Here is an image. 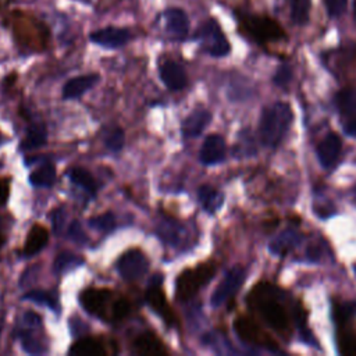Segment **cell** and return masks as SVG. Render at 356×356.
Listing matches in <instances>:
<instances>
[{
  "label": "cell",
  "mask_w": 356,
  "mask_h": 356,
  "mask_svg": "<svg viewBox=\"0 0 356 356\" xmlns=\"http://www.w3.org/2000/svg\"><path fill=\"white\" fill-rule=\"evenodd\" d=\"M79 302L89 315L109 323L120 321L131 312L127 298L107 288H88L79 295Z\"/></svg>",
  "instance_id": "6da1fadb"
},
{
  "label": "cell",
  "mask_w": 356,
  "mask_h": 356,
  "mask_svg": "<svg viewBox=\"0 0 356 356\" xmlns=\"http://www.w3.org/2000/svg\"><path fill=\"white\" fill-rule=\"evenodd\" d=\"M248 303L273 330L281 334L290 331V316L281 303L280 290L270 284H261L251 292Z\"/></svg>",
  "instance_id": "7a4b0ae2"
},
{
  "label": "cell",
  "mask_w": 356,
  "mask_h": 356,
  "mask_svg": "<svg viewBox=\"0 0 356 356\" xmlns=\"http://www.w3.org/2000/svg\"><path fill=\"white\" fill-rule=\"evenodd\" d=\"M292 109L290 104L279 102L265 109L261 120V140L268 148H277L292 123Z\"/></svg>",
  "instance_id": "3957f363"
},
{
  "label": "cell",
  "mask_w": 356,
  "mask_h": 356,
  "mask_svg": "<svg viewBox=\"0 0 356 356\" xmlns=\"http://www.w3.org/2000/svg\"><path fill=\"white\" fill-rule=\"evenodd\" d=\"M216 274L214 263H203L195 269H187L180 273L176 281V297L181 302L192 299L202 287L209 284V281Z\"/></svg>",
  "instance_id": "277c9868"
},
{
  "label": "cell",
  "mask_w": 356,
  "mask_h": 356,
  "mask_svg": "<svg viewBox=\"0 0 356 356\" xmlns=\"http://www.w3.org/2000/svg\"><path fill=\"white\" fill-rule=\"evenodd\" d=\"M195 37L200 48L213 57H224L229 53V44L214 20L205 21Z\"/></svg>",
  "instance_id": "5b68a950"
},
{
  "label": "cell",
  "mask_w": 356,
  "mask_h": 356,
  "mask_svg": "<svg viewBox=\"0 0 356 356\" xmlns=\"http://www.w3.org/2000/svg\"><path fill=\"white\" fill-rule=\"evenodd\" d=\"M244 27L258 42H277L285 38V32L281 26L266 16H245Z\"/></svg>",
  "instance_id": "8992f818"
},
{
  "label": "cell",
  "mask_w": 356,
  "mask_h": 356,
  "mask_svg": "<svg viewBox=\"0 0 356 356\" xmlns=\"http://www.w3.org/2000/svg\"><path fill=\"white\" fill-rule=\"evenodd\" d=\"M245 279H247V270L243 266H234L232 269H229L212 295V299H210L212 306L218 308L225 302H228L236 292L240 291Z\"/></svg>",
  "instance_id": "52a82bcc"
},
{
  "label": "cell",
  "mask_w": 356,
  "mask_h": 356,
  "mask_svg": "<svg viewBox=\"0 0 356 356\" xmlns=\"http://www.w3.org/2000/svg\"><path fill=\"white\" fill-rule=\"evenodd\" d=\"M234 330L245 344L255 346H265L270 350L277 352L279 345L270 338L254 320L250 317H238L234 321Z\"/></svg>",
  "instance_id": "ba28073f"
},
{
  "label": "cell",
  "mask_w": 356,
  "mask_h": 356,
  "mask_svg": "<svg viewBox=\"0 0 356 356\" xmlns=\"http://www.w3.org/2000/svg\"><path fill=\"white\" fill-rule=\"evenodd\" d=\"M162 283H163V276L160 274H155L152 281L149 283V288L147 291L145 299L148 302V305L169 324V326H177V317L174 315V310L171 309V306L167 302L166 294L162 288Z\"/></svg>",
  "instance_id": "9c48e42d"
},
{
  "label": "cell",
  "mask_w": 356,
  "mask_h": 356,
  "mask_svg": "<svg viewBox=\"0 0 356 356\" xmlns=\"http://www.w3.org/2000/svg\"><path fill=\"white\" fill-rule=\"evenodd\" d=\"M149 262L142 251L130 250L124 252L117 262V270L127 281H134L144 277L148 272Z\"/></svg>",
  "instance_id": "30bf717a"
},
{
  "label": "cell",
  "mask_w": 356,
  "mask_h": 356,
  "mask_svg": "<svg viewBox=\"0 0 356 356\" xmlns=\"http://www.w3.org/2000/svg\"><path fill=\"white\" fill-rule=\"evenodd\" d=\"M130 38H131V34L129 30L115 28V27L102 28L91 34V41L93 44L109 49H117L124 46L130 41Z\"/></svg>",
  "instance_id": "8fae6325"
},
{
  "label": "cell",
  "mask_w": 356,
  "mask_h": 356,
  "mask_svg": "<svg viewBox=\"0 0 356 356\" xmlns=\"http://www.w3.org/2000/svg\"><path fill=\"white\" fill-rule=\"evenodd\" d=\"M167 35L174 41H184L189 31V20L181 9H169L163 15Z\"/></svg>",
  "instance_id": "7c38bea8"
},
{
  "label": "cell",
  "mask_w": 356,
  "mask_h": 356,
  "mask_svg": "<svg viewBox=\"0 0 356 356\" xmlns=\"http://www.w3.org/2000/svg\"><path fill=\"white\" fill-rule=\"evenodd\" d=\"M225 152H227V148H225L224 138L217 134H213L205 140L199 158L203 165L212 166V165L221 163L225 159Z\"/></svg>",
  "instance_id": "4fadbf2b"
},
{
  "label": "cell",
  "mask_w": 356,
  "mask_h": 356,
  "mask_svg": "<svg viewBox=\"0 0 356 356\" xmlns=\"http://www.w3.org/2000/svg\"><path fill=\"white\" fill-rule=\"evenodd\" d=\"M342 142L337 134H328L317 147V158L324 169H331L341 153Z\"/></svg>",
  "instance_id": "5bb4252c"
},
{
  "label": "cell",
  "mask_w": 356,
  "mask_h": 356,
  "mask_svg": "<svg viewBox=\"0 0 356 356\" xmlns=\"http://www.w3.org/2000/svg\"><path fill=\"white\" fill-rule=\"evenodd\" d=\"M302 234L294 228H288L280 232L276 238L270 243L269 250L272 254L279 256H285L291 251H294L302 243Z\"/></svg>",
  "instance_id": "9a60e30c"
},
{
  "label": "cell",
  "mask_w": 356,
  "mask_h": 356,
  "mask_svg": "<svg viewBox=\"0 0 356 356\" xmlns=\"http://www.w3.org/2000/svg\"><path fill=\"white\" fill-rule=\"evenodd\" d=\"M160 78L163 81V84L171 89V91H180L182 88L187 86V74L184 71V68L173 62V60H167L160 66Z\"/></svg>",
  "instance_id": "2e32d148"
},
{
  "label": "cell",
  "mask_w": 356,
  "mask_h": 356,
  "mask_svg": "<svg viewBox=\"0 0 356 356\" xmlns=\"http://www.w3.org/2000/svg\"><path fill=\"white\" fill-rule=\"evenodd\" d=\"M212 120V114L207 110H196L191 113L185 120L182 122L181 131L185 138H195L199 137L203 130L209 126Z\"/></svg>",
  "instance_id": "e0dca14e"
},
{
  "label": "cell",
  "mask_w": 356,
  "mask_h": 356,
  "mask_svg": "<svg viewBox=\"0 0 356 356\" xmlns=\"http://www.w3.org/2000/svg\"><path fill=\"white\" fill-rule=\"evenodd\" d=\"M133 353L135 355H166L167 349L163 345V342L153 334V332H144L138 335L133 345Z\"/></svg>",
  "instance_id": "ac0fdd59"
},
{
  "label": "cell",
  "mask_w": 356,
  "mask_h": 356,
  "mask_svg": "<svg viewBox=\"0 0 356 356\" xmlns=\"http://www.w3.org/2000/svg\"><path fill=\"white\" fill-rule=\"evenodd\" d=\"M99 81L97 74H88V75H78L71 78L66 82L63 88V97L64 99H77L86 93L92 86H95Z\"/></svg>",
  "instance_id": "d6986e66"
},
{
  "label": "cell",
  "mask_w": 356,
  "mask_h": 356,
  "mask_svg": "<svg viewBox=\"0 0 356 356\" xmlns=\"http://www.w3.org/2000/svg\"><path fill=\"white\" fill-rule=\"evenodd\" d=\"M48 241H49V231L44 225H39V224L32 225L26 240L24 255L26 256L37 255L46 247Z\"/></svg>",
  "instance_id": "ffe728a7"
},
{
  "label": "cell",
  "mask_w": 356,
  "mask_h": 356,
  "mask_svg": "<svg viewBox=\"0 0 356 356\" xmlns=\"http://www.w3.org/2000/svg\"><path fill=\"white\" fill-rule=\"evenodd\" d=\"M68 353L74 356H103L106 355V348L99 339L86 337L75 341Z\"/></svg>",
  "instance_id": "44dd1931"
},
{
  "label": "cell",
  "mask_w": 356,
  "mask_h": 356,
  "mask_svg": "<svg viewBox=\"0 0 356 356\" xmlns=\"http://www.w3.org/2000/svg\"><path fill=\"white\" fill-rule=\"evenodd\" d=\"M198 198L202 207L210 214L216 213L224 202V195L210 185H202L198 191Z\"/></svg>",
  "instance_id": "7402d4cb"
},
{
  "label": "cell",
  "mask_w": 356,
  "mask_h": 356,
  "mask_svg": "<svg viewBox=\"0 0 356 356\" xmlns=\"http://www.w3.org/2000/svg\"><path fill=\"white\" fill-rule=\"evenodd\" d=\"M48 141V130L44 124L35 123L31 124L27 130L26 138L21 141L23 151H34L44 147Z\"/></svg>",
  "instance_id": "603a6c76"
},
{
  "label": "cell",
  "mask_w": 356,
  "mask_h": 356,
  "mask_svg": "<svg viewBox=\"0 0 356 356\" xmlns=\"http://www.w3.org/2000/svg\"><path fill=\"white\" fill-rule=\"evenodd\" d=\"M55 181H56V167L50 162L44 163L30 174V182L34 187L49 188L55 184Z\"/></svg>",
  "instance_id": "cb8c5ba5"
},
{
  "label": "cell",
  "mask_w": 356,
  "mask_h": 356,
  "mask_svg": "<svg viewBox=\"0 0 356 356\" xmlns=\"http://www.w3.org/2000/svg\"><path fill=\"white\" fill-rule=\"evenodd\" d=\"M70 180H71V182H74L79 188L85 189L92 196L96 195V192H97V182L93 178V176L89 171H86L85 169H79V167L73 169L70 171Z\"/></svg>",
  "instance_id": "d4e9b609"
},
{
  "label": "cell",
  "mask_w": 356,
  "mask_h": 356,
  "mask_svg": "<svg viewBox=\"0 0 356 356\" xmlns=\"http://www.w3.org/2000/svg\"><path fill=\"white\" fill-rule=\"evenodd\" d=\"M337 107L344 114H355L356 113V89H342L335 96Z\"/></svg>",
  "instance_id": "484cf974"
},
{
  "label": "cell",
  "mask_w": 356,
  "mask_h": 356,
  "mask_svg": "<svg viewBox=\"0 0 356 356\" xmlns=\"http://www.w3.org/2000/svg\"><path fill=\"white\" fill-rule=\"evenodd\" d=\"M312 0H291V17L298 26H305L309 21Z\"/></svg>",
  "instance_id": "4316f807"
},
{
  "label": "cell",
  "mask_w": 356,
  "mask_h": 356,
  "mask_svg": "<svg viewBox=\"0 0 356 356\" xmlns=\"http://www.w3.org/2000/svg\"><path fill=\"white\" fill-rule=\"evenodd\" d=\"M82 263H84V261L79 256H77L71 252H63L56 258L53 269H55L56 274H64V273L78 268Z\"/></svg>",
  "instance_id": "83f0119b"
},
{
  "label": "cell",
  "mask_w": 356,
  "mask_h": 356,
  "mask_svg": "<svg viewBox=\"0 0 356 356\" xmlns=\"http://www.w3.org/2000/svg\"><path fill=\"white\" fill-rule=\"evenodd\" d=\"M37 328L38 327H28V326H26V328L19 332V337H20V341L23 344V348L28 353H42V352H45L44 344L32 334V330H37Z\"/></svg>",
  "instance_id": "f1b7e54d"
},
{
  "label": "cell",
  "mask_w": 356,
  "mask_h": 356,
  "mask_svg": "<svg viewBox=\"0 0 356 356\" xmlns=\"http://www.w3.org/2000/svg\"><path fill=\"white\" fill-rule=\"evenodd\" d=\"M337 344L344 355H356V334L348 328H338Z\"/></svg>",
  "instance_id": "f546056e"
},
{
  "label": "cell",
  "mask_w": 356,
  "mask_h": 356,
  "mask_svg": "<svg viewBox=\"0 0 356 356\" xmlns=\"http://www.w3.org/2000/svg\"><path fill=\"white\" fill-rule=\"evenodd\" d=\"M126 144V134L120 127H114L106 133L104 145L111 152L122 151Z\"/></svg>",
  "instance_id": "4dcf8cb0"
},
{
  "label": "cell",
  "mask_w": 356,
  "mask_h": 356,
  "mask_svg": "<svg viewBox=\"0 0 356 356\" xmlns=\"http://www.w3.org/2000/svg\"><path fill=\"white\" fill-rule=\"evenodd\" d=\"M24 299H28V301H32L35 303H41V305H45L48 308H52V309H57V298L50 294V292H46V291H31L28 294L24 295Z\"/></svg>",
  "instance_id": "1f68e13d"
},
{
  "label": "cell",
  "mask_w": 356,
  "mask_h": 356,
  "mask_svg": "<svg viewBox=\"0 0 356 356\" xmlns=\"http://www.w3.org/2000/svg\"><path fill=\"white\" fill-rule=\"evenodd\" d=\"M89 225L102 232H110L115 227V218L111 213H103V214L91 217Z\"/></svg>",
  "instance_id": "d6a6232c"
},
{
  "label": "cell",
  "mask_w": 356,
  "mask_h": 356,
  "mask_svg": "<svg viewBox=\"0 0 356 356\" xmlns=\"http://www.w3.org/2000/svg\"><path fill=\"white\" fill-rule=\"evenodd\" d=\"M355 315H356V303L355 302H346V303L338 305V306H335V310H334V317L338 324H345Z\"/></svg>",
  "instance_id": "836d02e7"
},
{
  "label": "cell",
  "mask_w": 356,
  "mask_h": 356,
  "mask_svg": "<svg viewBox=\"0 0 356 356\" xmlns=\"http://www.w3.org/2000/svg\"><path fill=\"white\" fill-rule=\"evenodd\" d=\"M159 234L166 243H177L178 241V229H176V225L171 224V221H163L160 224Z\"/></svg>",
  "instance_id": "e575fe53"
},
{
  "label": "cell",
  "mask_w": 356,
  "mask_h": 356,
  "mask_svg": "<svg viewBox=\"0 0 356 356\" xmlns=\"http://www.w3.org/2000/svg\"><path fill=\"white\" fill-rule=\"evenodd\" d=\"M255 152H256V148H255V142H254L252 137L250 134L243 133L238 147H236V153L250 156V155H255Z\"/></svg>",
  "instance_id": "d590c367"
},
{
  "label": "cell",
  "mask_w": 356,
  "mask_h": 356,
  "mask_svg": "<svg viewBox=\"0 0 356 356\" xmlns=\"http://www.w3.org/2000/svg\"><path fill=\"white\" fill-rule=\"evenodd\" d=\"M324 2L331 17H339L346 10V0H324Z\"/></svg>",
  "instance_id": "8d00e7d4"
},
{
  "label": "cell",
  "mask_w": 356,
  "mask_h": 356,
  "mask_svg": "<svg viewBox=\"0 0 356 356\" xmlns=\"http://www.w3.org/2000/svg\"><path fill=\"white\" fill-rule=\"evenodd\" d=\"M292 78V70L290 66H281L276 75H274V84L280 85V86H285Z\"/></svg>",
  "instance_id": "74e56055"
},
{
  "label": "cell",
  "mask_w": 356,
  "mask_h": 356,
  "mask_svg": "<svg viewBox=\"0 0 356 356\" xmlns=\"http://www.w3.org/2000/svg\"><path fill=\"white\" fill-rule=\"evenodd\" d=\"M70 235H71V238L75 240L77 243H84V241H85L84 231L81 229V227H79V224H78L77 221H74V223L71 224V227H70Z\"/></svg>",
  "instance_id": "f35d334b"
},
{
  "label": "cell",
  "mask_w": 356,
  "mask_h": 356,
  "mask_svg": "<svg viewBox=\"0 0 356 356\" xmlns=\"http://www.w3.org/2000/svg\"><path fill=\"white\" fill-rule=\"evenodd\" d=\"M9 194H10L9 182L6 180H0V206L8 202Z\"/></svg>",
  "instance_id": "ab89813d"
},
{
  "label": "cell",
  "mask_w": 356,
  "mask_h": 356,
  "mask_svg": "<svg viewBox=\"0 0 356 356\" xmlns=\"http://www.w3.org/2000/svg\"><path fill=\"white\" fill-rule=\"evenodd\" d=\"M344 133L349 137H356V117H352L344 124Z\"/></svg>",
  "instance_id": "60d3db41"
},
{
  "label": "cell",
  "mask_w": 356,
  "mask_h": 356,
  "mask_svg": "<svg viewBox=\"0 0 356 356\" xmlns=\"http://www.w3.org/2000/svg\"><path fill=\"white\" fill-rule=\"evenodd\" d=\"M63 210H56L53 214H52V220H53V227H55V231L59 232V227L63 224V220H64V213H62Z\"/></svg>",
  "instance_id": "b9f144b4"
},
{
  "label": "cell",
  "mask_w": 356,
  "mask_h": 356,
  "mask_svg": "<svg viewBox=\"0 0 356 356\" xmlns=\"http://www.w3.org/2000/svg\"><path fill=\"white\" fill-rule=\"evenodd\" d=\"M2 328H3V315L0 313V331H2Z\"/></svg>",
  "instance_id": "7bdbcfd3"
},
{
  "label": "cell",
  "mask_w": 356,
  "mask_h": 356,
  "mask_svg": "<svg viewBox=\"0 0 356 356\" xmlns=\"http://www.w3.org/2000/svg\"><path fill=\"white\" fill-rule=\"evenodd\" d=\"M3 244H5V236H3L2 234H0V248H2Z\"/></svg>",
  "instance_id": "ee69618b"
},
{
  "label": "cell",
  "mask_w": 356,
  "mask_h": 356,
  "mask_svg": "<svg viewBox=\"0 0 356 356\" xmlns=\"http://www.w3.org/2000/svg\"><path fill=\"white\" fill-rule=\"evenodd\" d=\"M353 195H355V203H356V187H355V189H353Z\"/></svg>",
  "instance_id": "f6af8a7d"
},
{
  "label": "cell",
  "mask_w": 356,
  "mask_h": 356,
  "mask_svg": "<svg viewBox=\"0 0 356 356\" xmlns=\"http://www.w3.org/2000/svg\"><path fill=\"white\" fill-rule=\"evenodd\" d=\"M355 15H356V0H355Z\"/></svg>",
  "instance_id": "bcb514c9"
},
{
  "label": "cell",
  "mask_w": 356,
  "mask_h": 356,
  "mask_svg": "<svg viewBox=\"0 0 356 356\" xmlns=\"http://www.w3.org/2000/svg\"><path fill=\"white\" fill-rule=\"evenodd\" d=\"M0 144H2V134H0Z\"/></svg>",
  "instance_id": "7dc6e473"
},
{
  "label": "cell",
  "mask_w": 356,
  "mask_h": 356,
  "mask_svg": "<svg viewBox=\"0 0 356 356\" xmlns=\"http://www.w3.org/2000/svg\"><path fill=\"white\" fill-rule=\"evenodd\" d=\"M355 273H356V266H355Z\"/></svg>",
  "instance_id": "c3c4849f"
}]
</instances>
